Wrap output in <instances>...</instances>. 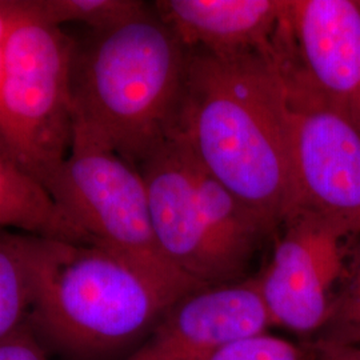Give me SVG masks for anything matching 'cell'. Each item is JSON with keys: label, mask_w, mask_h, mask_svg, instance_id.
<instances>
[{"label": "cell", "mask_w": 360, "mask_h": 360, "mask_svg": "<svg viewBox=\"0 0 360 360\" xmlns=\"http://www.w3.org/2000/svg\"><path fill=\"white\" fill-rule=\"evenodd\" d=\"M171 135L275 235L292 211L294 193L287 94L274 52H190Z\"/></svg>", "instance_id": "obj_1"}, {"label": "cell", "mask_w": 360, "mask_h": 360, "mask_svg": "<svg viewBox=\"0 0 360 360\" xmlns=\"http://www.w3.org/2000/svg\"><path fill=\"white\" fill-rule=\"evenodd\" d=\"M188 56L153 6L74 43L72 147L104 148L138 168L175 129Z\"/></svg>", "instance_id": "obj_2"}, {"label": "cell", "mask_w": 360, "mask_h": 360, "mask_svg": "<svg viewBox=\"0 0 360 360\" xmlns=\"http://www.w3.org/2000/svg\"><path fill=\"white\" fill-rule=\"evenodd\" d=\"M31 316L60 347L99 354L154 327L178 299L203 285L114 250L30 238Z\"/></svg>", "instance_id": "obj_3"}, {"label": "cell", "mask_w": 360, "mask_h": 360, "mask_svg": "<svg viewBox=\"0 0 360 360\" xmlns=\"http://www.w3.org/2000/svg\"><path fill=\"white\" fill-rule=\"evenodd\" d=\"M138 169L155 239L176 270L203 287L243 281L271 232L174 135Z\"/></svg>", "instance_id": "obj_4"}, {"label": "cell", "mask_w": 360, "mask_h": 360, "mask_svg": "<svg viewBox=\"0 0 360 360\" xmlns=\"http://www.w3.org/2000/svg\"><path fill=\"white\" fill-rule=\"evenodd\" d=\"M74 40L27 11L7 40L0 75V148L41 184L72 147Z\"/></svg>", "instance_id": "obj_5"}, {"label": "cell", "mask_w": 360, "mask_h": 360, "mask_svg": "<svg viewBox=\"0 0 360 360\" xmlns=\"http://www.w3.org/2000/svg\"><path fill=\"white\" fill-rule=\"evenodd\" d=\"M275 62L290 116L291 214L307 212L355 236L360 232V127L300 77L283 53Z\"/></svg>", "instance_id": "obj_6"}, {"label": "cell", "mask_w": 360, "mask_h": 360, "mask_svg": "<svg viewBox=\"0 0 360 360\" xmlns=\"http://www.w3.org/2000/svg\"><path fill=\"white\" fill-rule=\"evenodd\" d=\"M43 186L79 243L105 247L156 269L179 272L156 243L139 169L119 155L74 146Z\"/></svg>", "instance_id": "obj_7"}, {"label": "cell", "mask_w": 360, "mask_h": 360, "mask_svg": "<svg viewBox=\"0 0 360 360\" xmlns=\"http://www.w3.org/2000/svg\"><path fill=\"white\" fill-rule=\"evenodd\" d=\"M354 236L296 211L275 232L270 262L257 276L272 326L311 338L321 333L342 283Z\"/></svg>", "instance_id": "obj_8"}, {"label": "cell", "mask_w": 360, "mask_h": 360, "mask_svg": "<svg viewBox=\"0 0 360 360\" xmlns=\"http://www.w3.org/2000/svg\"><path fill=\"white\" fill-rule=\"evenodd\" d=\"M282 49L300 77L360 127L358 0H285Z\"/></svg>", "instance_id": "obj_9"}, {"label": "cell", "mask_w": 360, "mask_h": 360, "mask_svg": "<svg viewBox=\"0 0 360 360\" xmlns=\"http://www.w3.org/2000/svg\"><path fill=\"white\" fill-rule=\"evenodd\" d=\"M270 327L255 278L202 287L178 299L123 360H205L219 348Z\"/></svg>", "instance_id": "obj_10"}, {"label": "cell", "mask_w": 360, "mask_h": 360, "mask_svg": "<svg viewBox=\"0 0 360 360\" xmlns=\"http://www.w3.org/2000/svg\"><path fill=\"white\" fill-rule=\"evenodd\" d=\"M153 8L187 51L238 58L274 50L285 0H159Z\"/></svg>", "instance_id": "obj_11"}, {"label": "cell", "mask_w": 360, "mask_h": 360, "mask_svg": "<svg viewBox=\"0 0 360 360\" xmlns=\"http://www.w3.org/2000/svg\"><path fill=\"white\" fill-rule=\"evenodd\" d=\"M0 229L79 243L44 186L0 148Z\"/></svg>", "instance_id": "obj_12"}, {"label": "cell", "mask_w": 360, "mask_h": 360, "mask_svg": "<svg viewBox=\"0 0 360 360\" xmlns=\"http://www.w3.org/2000/svg\"><path fill=\"white\" fill-rule=\"evenodd\" d=\"M30 238L0 231V342L22 328L32 306Z\"/></svg>", "instance_id": "obj_13"}, {"label": "cell", "mask_w": 360, "mask_h": 360, "mask_svg": "<svg viewBox=\"0 0 360 360\" xmlns=\"http://www.w3.org/2000/svg\"><path fill=\"white\" fill-rule=\"evenodd\" d=\"M309 343L333 348H360V232L349 245L346 270L330 316Z\"/></svg>", "instance_id": "obj_14"}, {"label": "cell", "mask_w": 360, "mask_h": 360, "mask_svg": "<svg viewBox=\"0 0 360 360\" xmlns=\"http://www.w3.org/2000/svg\"><path fill=\"white\" fill-rule=\"evenodd\" d=\"M31 8L52 26L79 23L91 31H104L124 23L147 8L136 0H30Z\"/></svg>", "instance_id": "obj_15"}, {"label": "cell", "mask_w": 360, "mask_h": 360, "mask_svg": "<svg viewBox=\"0 0 360 360\" xmlns=\"http://www.w3.org/2000/svg\"><path fill=\"white\" fill-rule=\"evenodd\" d=\"M205 360H321L311 343L297 345L283 338L262 333L229 343Z\"/></svg>", "instance_id": "obj_16"}, {"label": "cell", "mask_w": 360, "mask_h": 360, "mask_svg": "<svg viewBox=\"0 0 360 360\" xmlns=\"http://www.w3.org/2000/svg\"><path fill=\"white\" fill-rule=\"evenodd\" d=\"M0 360H47V356L34 336L20 328L0 342Z\"/></svg>", "instance_id": "obj_17"}, {"label": "cell", "mask_w": 360, "mask_h": 360, "mask_svg": "<svg viewBox=\"0 0 360 360\" xmlns=\"http://www.w3.org/2000/svg\"><path fill=\"white\" fill-rule=\"evenodd\" d=\"M27 11V0H0V75L7 40L16 22Z\"/></svg>", "instance_id": "obj_18"}, {"label": "cell", "mask_w": 360, "mask_h": 360, "mask_svg": "<svg viewBox=\"0 0 360 360\" xmlns=\"http://www.w3.org/2000/svg\"><path fill=\"white\" fill-rule=\"evenodd\" d=\"M311 345L316 348L321 360H360V348H333Z\"/></svg>", "instance_id": "obj_19"}, {"label": "cell", "mask_w": 360, "mask_h": 360, "mask_svg": "<svg viewBox=\"0 0 360 360\" xmlns=\"http://www.w3.org/2000/svg\"><path fill=\"white\" fill-rule=\"evenodd\" d=\"M358 1H359V4H360V0H358Z\"/></svg>", "instance_id": "obj_20"}]
</instances>
